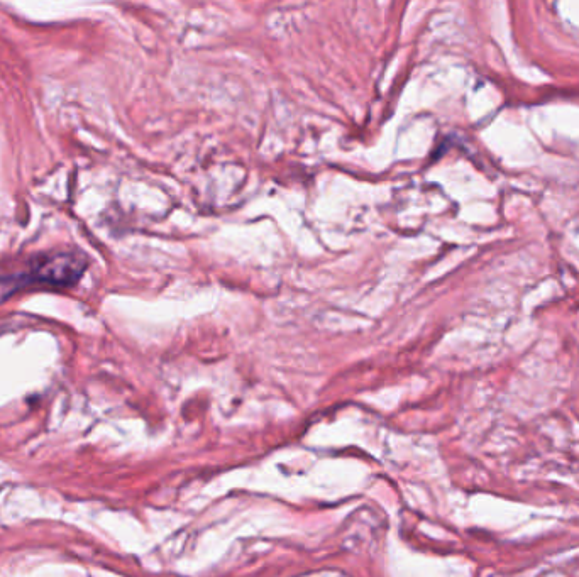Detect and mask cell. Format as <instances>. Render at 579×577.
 <instances>
[{"mask_svg":"<svg viewBox=\"0 0 579 577\" xmlns=\"http://www.w3.org/2000/svg\"><path fill=\"white\" fill-rule=\"evenodd\" d=\"M85 266L78 256L73 254H55L48 258L38 259V264L31 271V281H45L50 285H73L82 276Z\"/></svg>","mask_w":579,"mask_h":577,"instance_id":"1","label":"cell"}]
</instances>
